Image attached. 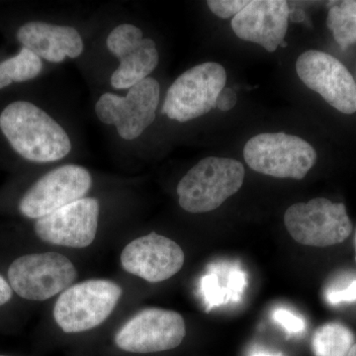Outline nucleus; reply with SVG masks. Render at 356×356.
I'll use <instances>...</instances> for the list:
<instances>
[{"label":"nucleus","mask_w":356,"mask_h":356,"mask_svg":"<svg viewBox=\"0 0 356 356\" xmlns=\"http://www.w3.org/2000/svg\"><path fill=\"white\" fill-rule=\"evenodd\" d=\"M161 88L158 81L147 77L129 89L123 97L104 93L95 105L102 123L114 125L123 139H137L156 119Z\"/></svg>","instance_id":"6e6552de"},{"label":"nucleus","mask_w":356,"mask_h":356,"mask_svg":"<svg viewBox=\"0 0 356 356\" xmlns=\"http://www.w3.org/2000/svg\"><path fill=\"white\" fill-rule=\"evenodd\" d=\"M107 48L120 60L110 83L115 89L131 88L149 77L159 65V53L152 39L144 38L140 28L117 26L107 38Z\"/></svg>","instance_id":"ddd939ff"},{"label":"nucleus","mask_w":356,"mask_h":356,"mask_svg":"<svg viewBox=\"0 0 356 356\" xmlns=\"http://www.w3.org/2000/svg\"><path fill=\"white\" fill-rule=\"evenodd\" d=\"M243 158L252 170L261 175L300 180L315 165L317 153L297 136L264 133L248 140Z\"/></svg>","instance_id":"20e7f679"},{"label":"nucleus","mask_w":356,"mask_h":356,"mask_svg":"<svg viewBox=\"0 0 356 356\" xmlns=\"http://www.w3.org/2000/svg\"><path fill=\"white\" fill-rule=\"evenodd\" d=\"M353 332L341 323H327L314 332L312 348L315 356H348L355 346Z\"/></svg>","instance_id":"f3484780"},{"label":"nucleus","mask_w":356,"mask_h":356,"mask_svg":"<svg viewBox=\"0 0 356 356\" xmlns=\"http://www.w3.org/2000/svg\"><path fill=\"white\" fill-rule=\"evenodd\" d=\"M290 8L284 0H254L236 14L232 29L238 38L259 44L267 51L287 46L286 36Z\"/></svg>","instance_id":"2eb2a0df"},{"label":"nucleus","mask_w":356,"mask_h":356,"mask_svg":"<svg viewBox=\"0 0 356 356\" xmlns=\"http://www.w3.org/2000/svg\"><path fill=\"white\" fill-rule=\"evenodd\" d=\"M43 70L38 56L27 49H21L17 55L0 63V89L13 83L31 81Z\"/></svg>","instance_id":"6ab92c4d"},{"label":"nucleus","mask_w":356,"mask_h":356,"mask_svg":"<svg viewBox=\"0 0 356 356\" xmlns=\"http://www.w3.org/2000/svg\"><path fill=\"white\" fill-rule=\"evenodd\" d=\"M325 299L332 305H339L344 302L356 301V280L351 281L348 286L332 288L325 292Z\"/></svg>","instance_id":"4be33fe9"},{"label":"nucleus","mask_w":356,"mask_h":356,"mask_svg":"<svg viewBox=\"0 0 356 356\" xmlns=\"http://www.w3.org/2000/svg\"><path fill=\"white\" fill-rule=\"evenodd\" d=\"M289 19L295 23L302 22L305 19V13L301 9H295L294 11L290 10Z\"/></svg>","instance_id":"393cba45"},{"label":"nucleus","mask_w":356,"mask_h":356,"mask_svg":"<svg viewBox=\"0 0 356 356\" xmlns=\"http://www.w3.org/2000/svg\"><path fill=\"white\" fill-rule=\"evenodd\" d=\"M273 320L290 334H298L305 330V322L289 310L278 308L273 312Z\"/></svg>","instance_id":"412c9836"},{"label":"nucleus","mask_w":356,"mask_h":356,"mask_svg":"<svg viewBox=\"0 0 356 356\" xmlns=\"http://www.w3.org/2000/svg\"><path fill=\"white\" fill-rule=\"evenodd\" d=\"M284 224L297 243L308 247L339 245L353 232L346 205L325 198L293 204L285 212Z\"/></svg>","instance_id":"39448f33"},{"label":"nucleus","mask_w":356,"mask_h":356,"mask_svg":"<svg viewBox=\"0 0 356 356\" xmlns=\"http://www.w3.org/2000/svg\"><path fill=\"white\" fill-rule=\"evenodd\" d=\"M327 25L343 50L356 43V1L344 0L329 3Z\"/></svg>","instance_id":"a211bd4d"},{"label":"nucleus","mask_w":356,"mask_h":356,"mask_svg":"<svg viewBox=\"0 0 356 356\" xmlns=\"http://www.w3.org/2000/svg\"><path fill=\"white\" fill-rule=\"evenodd\" d=\"M236 102H238V96L236 91L233 88H225L218 96L216 107L221 111H229L236 106Z\"/></svg>","instance_id":"5701e85b"},{"label":"nucleus","mask_w":356,"mask_h":356,"mask_svg":"<svg viewBox=\"0 0 356 356\" xmlns=\"http://www.w3.org/2000/svg\"><path fill=\"white\" fill-rule=\"evenodd\" d=\"M348 356H356V343H355V346L351 348V350H350V353H348Z\"/></svg>","instance_id":"bb28decb"},{"label":"nucleus","mask_w":356,"mask_h":356,"mask_svg":"<svg viewBox=\"0 0 356 356\" xmlns=\"http://www.w3.org/2000/svg\"><path fill=\"white\" fill-rule=\"evenodd\" d=\"M226 83L222 65L214 62L195 65L178 76L168 89L161 113L180 123L203 116L216 107Z\"/></svg>","instance_id":"423d86ee"},{"label":"nucleus","mask_w":356,"mask_h":356,"mask_svg":"<svg viewBox=\"0 0 356 356\" xmlns=\"http://www.w3.org/2000/svg\"><path fill=\"white\" fill-rule=\"evenodd\" d=\"M99 217L97 199L84 197L35 222L40 240L60 247L84 248L95 242Z\"/></svg>","instance_id":"f8f14e48"},{"label":"nucleus","mask_w":356,"mask_h":356,"mask_svg":"<svg viewBox=\"0 0 356 356\" xmlns=\"http://www.w3.org/2000/svg\"><path fill=\"white\" fill-rule=\"evenodd\" d=\"M182 248L165 236L156 233L140 236L128 243L121 254L124 270L147 282L170 280L184 264Z\"/></svg>","instance_id":"4468645a"},{"label":"nucleus","mask_w":356,"mask_h":356,"mask_svg":"<svg viewBox=\"0 0 356 356\" xmlns=\"http://www.w3.org/2000/svg\"><path fill=\"white\" fill-rule=\"evenodd\" d=\"M186 334L184 318L177 312L147 308L133 316L115 336L120 350L133 353H154L173 350Z\"/></svg>","instance_id":"1a4fd4ad"},{"label":"nucleus","mask_w":356,"mask_h":356,"mask_svg":"<svg viewBox=\"0 0 356 356\" xmlns=\"http://www.w3.org/2000/svg\"><path fill=\"white\" fill-rule=\"evenodd\" d=\"M0 356H6V355H0Z\"/></svg>","instance_id":"c85d7f7f"},{"label":"nucleus","mask_w":356,"mask_h":356,"mask_svg":"<svg viewBox=\"0 0 356 356\" xmlns=\"http://www.w3.org/2000/svg\"><path fill=\"white\" fill-rule=\"evenodd\" d=\"M17 39L23 48L54 64L64 62L65 58L79 57L83 51L81 34L69 26L31 21L21 26Z\"/></svg>","instance_id":"dca6fc26"},{"label":"nucleus","mask_w":356,"mask_h":356,"mask_svg":"<svg viewBox=\"0 0 356 356\" xmlns=\"http://www.w3.org/2000/svg\"><path fill=\"white\" fill-rule=\"evenodd\" d=\"M7 276L13 291L21 298L44 301L70 287L76 280L77 271L65 255L43 252L15 259Z\"/></svg>","instance_id":"0eeeda50"},{"label":"nucleus","mask_w":356,"mask_h":356,"mask_svg":"<svg viewBox=\"0 0 356 356\" xmlns=\"http://www.w3.org/2000/svg\"><path fill=\"white\" fill-rule=\"evenodd\" d=\"M243 163L209 156L199 161L177 185L180 207L193 214L216 210L240 191L245 180Z\"/></svg>","instance_id":"f03ea898"},{"label":"nucleus","mask_w":356,"mask_h":356,"mask_svg":"<svg viewBox=\"0 0 356 356\" xmlns=\"http://www.w3.org/2000/svg\"><path fill=\"white\" fill-rule=\"evenodd\" d=\"M123 290L113 281L91 280L62 292L54 307V318L63 332L76 334L95 329L108 318Z\"/></svg>","instance_id":"7ed1b4c3"},{"label":"nucleus","mask_w":356,"mask_h":356,"mask_svg":"<svg viewBox=\"0 0 356 356\" xmlns=\"http://www.w3.org/2000/svg\"><path fill=\"white\" fill-rule=\"evenodd\" d=\"M296 72L304 84L343 114L356 112V83L337 58L321 51H307L296 62Z\"/></svg>","instance_id":"9b49d317"},{"label":"nucleus","mask_w":356,"mask_h":356,"mask_svg":"<svg viewBox=\"0 0 356 356\" xmlns=\"http://www.w3.org/2000/svg\"><path fill=\"white\" fill-rule=\"evenodd\" d=\"M248 2L245 0H208L207 6L218 17L229 19L240 13Z\"/></svg>","instance_id":"aec40b11"},{"label":"nucleus","mask_w":356,"mask_h":356,"mask_svg":"<svg viewBox=\"0 0 356 356\" xmlns=\"http://www.w3.org/2000/svg\"><path fill=\"white\" fill-rule=\"evenodd\" d=\"M355 261H356V233L355 236Z\"/></svg>","instance_id":"cd10ccee"},{"label":"nucleus","mask_w":356,"mask_h":356,"mask_svg":"<svg viewBox=\"0 0 356 356\" xmlns=\"http://www.w3.org/2000/svg\"><path fill=\"white\" fill-rule=\"evenodd\" d=\"M250 356H283L281 353H268V351L257 350L252 351Z\"/></svg>","instance_id":"a878e982"},{"label":"nucleus","mask_w":356,"mask_h":356,"mask_svg":"<svg viewBox=\"0 0 356 356\" xmlns=\"http://www.w3.org/2000/svg\"><path fill=\"white\" fill-rule=\"evenodd\" d=\"M13 288L0 274V307L6 305L13 298Z\"/></svg>","instance_id":"b1692460"},{"label":"nucleus","mask_w":356,"mask_h":356,"mask_svg":"<svg viewBox=\"0 0 356 356\" xmlns=\"http://www.w3.org/2000/svg\"><path fill=\"white\" fill-rule=\"evenodd\" d=\"M0 129L22 158L53 163L72 151L69 135L50 115L27 102L9 104L0 114Z\"/></svg>","instance_id":"f257e3e1"},{"label":"nucleus","mask_w":356,"mask_h":356,"mask_svg":"<svg viewBox=\"0 0 356 356\" xmlns=\"http://www.w3.org/2000/svg\"><path fill=\"white\" fill-rule=\"evenodd\" d=\"M92 185L90 173L83 166L67 165L40 178L19 202L21 214L40 219L65 205L84 198Z\"/></svg>","instance_id":"9d476101"}]
</instances>
